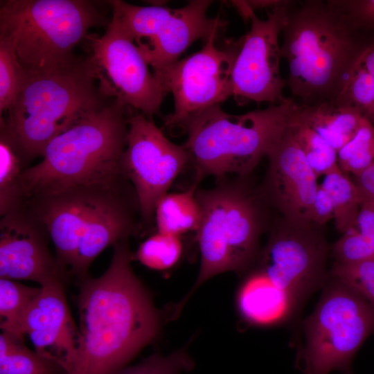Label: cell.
<instances>
[{
  "mask_svg": "<svg viewBox=\"0 0 374 374\" xmlns=\"http://www.w3.org/2000/svg\"><path fill=\"white\" fill-rule=\"evenodd\" d=\"M132 258L129 239L121 240L101 276L77 282L79 339L68 374H110L157 337L161 315Z\"/></svg>",
  "mask_w": 374,
  "mask_h": 374,
  "instance_id": "1",
  "label": "cell"
},
{
  "mask_svg": "<svg viewBox=\"0 0 374 374\" xmlns=\"http://www.w3.org/2000/svg\"><path fill=\"white\" fill-rule=\"evenodd\" d=\"M334 0L294 1L281 34L291 97L302 105L335 101L373 37Z\"/></svg>",
  "mask_w": 374,
  "mask_h": 374,
  "instance_id": "2",
  "label": "cell"
},
{
  "mask_svg": "<svg viewBox=\"0 0 374 374\" xmlns=\"http://www.w3.org/2000/svg\"><path fill=\"white\" fill-rule=\"evenodd\" d=\"M16 100L0 121V136L28 166L50 141L87 113L106 105L91 56L60 66L25 70Z\"/></svg>",
  "mask_w": 374,
  "mask_h": 374,
  "instance_id": "3",
  "label": "cell"
},
{
  "mask_svg": "<svg viewBox=\"0 0 374 374\" xmlns=\"http://www.w3.org/2000/svg\"><path fill=\"white\" fill-rule=\"evenodd\" d=\"M131 108L116 98L91 111L55 136L42 159L21 174L19 200L124 173Z\"/></svg>",
  "mask_w": 374,
  "mask_h": 374,
  "instance_id": "4",
  "label": "cell"
},
{
  "mask_svg": "<svg viewBox=\"0 0 374 374\" xmlns=\"http://www.w3.org/2000/svg\"><path fill=\"white\" fill-rule=\"evenodd\" d=\"M299 107L285 97L242 114H230L217 105L186 118L177 127L187 136L183 145L195 172V184L208 176L248 175L289 127Z\"/></svg>",
  "mask_w": 374,
  "mask_h": 374,
  "instance_id": "5",
  "label": "cell"
},
{
  "mask_svg": "<svg viewBox=\"0 0 374 374\" xmlns=\"http://www.w3.org/2000/svg\"><path fill=\"white\" fill-rule=\"evenodd\" d=\"M0 35L10 39L25 70L65 64L78 56L76 45L94 27L108 25L98 1H1Z\"/></svg>",
  "mask_w": 374,
  "mask_h": 374,
  "instance_id": "6",
  "label": "cell"
},
{
  "mask_svg": "<svg viewBox=\"0 0 374 374\" xmlns=\"http://www.w3.org/2000/svg\"><path fill=\"white\" fill-rule=\"evenodd\" d=\"M217 179L214 187L195 190L202 209L197 230L200 268L191 290L173 309L174 318L207 280L245 269L256 253L263 222L258 197L239 181Z\"/></svg>",
  "mask_w": 374,
  "mask_h": 374,
  "instance_id": "7",
  "label": "cell"
},
{
  "mask_svg": "<svg viewBox=\"0 0 374 374\" xmlns=\"http://www.w3.org/2000/svg\"><path fill=\"white\" fill-rule=\"evenodd\" d=\"M305 344L299 367L303 374H350L357 351L374 332V307L335 280L304 323Z\"/></svg>",
  "mask_w": 374,
  "mask_h": 374,
  "instance_id": "8",
  "label": "cell"
},
{
  "mask_svg": "<svg viewBox=\"0 0 374 374\" xmlns=\"http://www.w3.org/2000/svg\"><path fill=\"white\" fill-rule=\"evenodd\" d=\"M144 59L158 73L179 60L198 39L219 37L226 26L219 15L208 17V0L189 1L179 8L139 6L121 0L108 1Z\"/></svg>",
  "mask_w": 374,
  "mask_h": 374,
  "instance_id": "9",
  "label": "cell"
},
{
  "mask_svg": "<svg viewBox=\"0 0 374 374\" xmlns=\"http://www.w3.org/2000/svg\"><path fill=\"white\" fill-rule=\"evenodd\" d=\"M86 38L103 93L152 119L167 92L117 15L112 12L101 36Z\"/></svg>",
  "mask_w": 374,
  "mask_h": 374,
  "instance_id": "10",
  "label": "cell"
},
{
  "mask_svg": "<svg viewBox=\"0 0 374 374\" xmlns=\"http://www.w3.org/2000/svg\"><path fill=\"white\" fill-rule=\"evenodd\" d=\"M218 37H211L201 50L154 73L173 96L174 111L163 118L168 128H176L190 116L232 96L231 73L240 38L220 47Z\"/></svg>",
  "mask_w": 374,
  "mask_h": 374,
  "instance_id": "11",
  "label": "cell"
},
{
  "mask_svg": "<svg viewBox=\"0 0 374 374\" xmlns=\"http://www.w3.org/2000/svg\"><path fill=\"white\" fill-rule=\"evenodd\" d=\"M124 173L23 199L46 227L62 268L71 277L80 241L104 206L130 184Z\"/></svg>",
  "mask_w": 374,
  "mask_h": 374,
  "instance_id": "12",
  "label": "cell"
},
{
  "mask_svg": "<svg viewBox=\"0 0 374 374\" xmlns=\"http://www.w3.org/2000/svg\"><path fill=\"white\" fill-rule=\"evenodd\" d=\"M188 163L184 145L171 142L145 114H130L122 168L135 190L143 226L150 225L158 202Z\"/></svg>",
  "mask_w": 374,
  "mask_h": 374,
  "instance_id": "13",
  "label": "cell"
},
{
  "mask_svg": "<svg viewBox=\"0 0 374 374\" xmlns=\"http://www.w3.org/2000/svg\"><path fill=\"white\" fill-rule=\"evenodd\" d=\"M293 1L285 0L267 11L265 19L258 18L254 11L251 13L250 29L240 37V47L231 73L232 96L238 102L271 105L285 98L283 89L287 82L280 73L279 36Z\"/></svg>",
  "mask_w": 374,
  "mask_h": 374,
  "instance_id": "14",
  "label": "cell"
},
{
  "mask_svg": "<svg viewBox=\"0 0 374 374\" xmlns=\"http://www.w3.org/2000/svg\"><path fill=\"white\" fill-rule=\"evenodd\" d=\"M50 240L46 227L21 202L1 215L0 278L66 286L71 279L51 252Z\"/></svg>",
  "mask_w": 374,
  "mask_h": 374,
  "instance_id": "15",
  "label": "cell"
},
{
  "mask_svg": "<svg viewBox=\"0 0 374 374\" xmlns=\"http://www.w3.org/2000/svg\"><path fill=\"white\" fill-rule=\"evenodd\" d=\"M326 255V243L312 225L285 222L271 234L258 270L285 290L295 305L323 282Z\"/></svg>",
  "mask_w": 374,
  "mask_h": 374,
  "instance_id": "16",
  "label": "cell"
},
{
  "mask_svg": "<svg viewBox=\"0 0 374 374\" xmlns=\"http://www.w3.org/2000/svg\"><path fill=\"white\" fill-rule=\"evenodd\" d=\"M260 196L274 205L287 224L313 225L312 208L319 185L290 125L268 152Z\"/></svg>",
  "mask_w": 374,
  "mask_h": 374,
  "instance_id": "17",
  "label": "cell"
},
{
  "mask_svg": "<svg viewBox=\"0 0 374 374\" xmlns=\"http://www.w3.org/2000/svg\"><path fill=\"white\" fill-rule=\"evenodd\" d=\"M65 287H41L25 317L23 332L35 350L57 357L67 370L78 346L79 330L69 310Z\"/></svg>",
  "mask_w": 374,
  "mask_h": 374,
  "instance_id": "18",
  "label": "cell"
},
{
  "mask_svg": "<svg viewBox=\"0 0 374 374\" xmlns=\"http://www.w3.org/2000/svg\"><path fill=\"white\" fill-rule=\"evenodd\" d=\"M242 317L257 326H269L283 320L294 303L290 295L258 270L242 283L237 294Z\"/></svg>",
  "mask_w": 374,
  "mask_h": 374,
  "instance_id": "19",
  "label": "cell"
},
{
  "mask_svg": "<svg viewBox=\"0 0 374 374\" xmlns=\"http://www.w3.org/2000/svg\"><path fill=\"white\" fill-rule=\"evenodd\" d=\"M296 116L337 152L354 137L364 120L355 107L334 101L299 104Z\"/></svg>",
  "mask_w": 374,
  "mask_h": 374,
  "instance_id": "20",
  "label": "cell"
},
{
  "mask_svg": "<svg viewBox=\"0 0 374 374\" xmlns=\"http://www.w3.org/2000/svg\"><path fill=\"white\" fill-rule=\"evenodd\" d=\"M0 374H68V371L57 357L33 350L24 339L1 331Z\"/></svg>",
  "mask_w": 374,
  "mask_h": 374,
  "instance_id": "21",
  "label": "cell"
},
{
  "mask_svg": "<svg viewBox=\"0 0 374 374\" xmlns=\"http://www.w3.org/2000/svg\"><path fill=\"white\" fill-rule=\"evenodd\" d=\"M197 186L193 184L184 192L167 193L160 199L154 213L157 231L177 236L197 231L202 218Z\"/></svg>",
  "mask_w": 374,
  "mask_h": 374,
  "instance_id": "22",
  "label": "cell"
},
{
  "mask_svg": "<svg viewBox=\"0 0 374 374\" xmlns=\"http://www.w3.org/2000/svg\"><path fill=\"white\" fill-rule=\"evenodd\" d=\"M333 253L339 262L374 258V202H362L355 223L335 244Z\"/></svg>",
  "mask_w": 374,
  "mask_h": 374,
  "instance_id": "23",
  "label": "cell"
},
{
  "mask_svg": "<svg viewBox=\"0 0 374 374\" xmlns=\"http://www.w3.org/2000/svg\"><path fill=\"white\" fill-rule=\"evenodd\" d=\"M41 287L24 285L18 280L0 278L1 330L24 339L23 323Z\"/></svg>",
  "mask_w": 374,
  "mask_h": 374,
  "instance_id": "24",
  "label": "cell"
},
{
  "mask_svg": "<svg viewBox=\"0 0 374 374\" xmlns=\"http://www.w3.org/2000/svg\"><path fill=\"white\" fill-rule=\"evenodd\" d=\"M321 186L332 200L336 227L344 233L355 223L362 204L359 190L340 168L325 175Z\"/></svg>",
  "mask_w": 374,
  "mask_h": 374,
  "instance_id": "25",
  "label": "cell"
},
{
  "mask_svg": "<svg viewBox=\"0 0 374 374\" xmlns=\"http://www.w3.org/2000/svg\"><path fill=\"white\" fill-rule=\"evenodd\" d=\"M296 113L290 124V129L317 177L325 176L339 169L337 152L317 132L301 122L297 118Z\"/></svg>",
  "mask_w": 374,
  "mask_h": 374,
  "instance_id": "26",
  "label": "cell"
},
{
  "mask_svg": "<svg viewBox=\"0 0 374 374\" xmlns=\"http://www.w3.org/2000/svg\"><path fill=\"white\" fill-rule=\"evenodd\" d=\"M26 71L21 64L12 41L0 35V113L6 112L16 100L25 82Z\"/></svg>",
  "mask_w": 374,
  "mask_h": 374,
  "instance_id": "27",
  "label": "cell"
},
{
  "mask_svg": "<svg viewBox=\"0 0 374 374\" xmlns=\"http://www.w3.org/2000/svg\"><path fill=\"white\" fill-rule=\"evenodd\" d=\"M334 102L355 107L374 127V77L359 61Z\"/></svg>",
  "mask_w": 374,
  "mask_h": 374,
  "instance_id": "28",
  "label": "cell"
},
{
  "mask_svg": "<svg viewBox=\"0 0 374 374\" xmlns=\"http://www.w3.org/2000/svg\"><path fill=\"white\" fill-rule=\"evenodd\" d=\"M27 168L10 143L0 136L1 216L18 204L19 179Z\"/></svg>",
  "mask_w": 374,
  "mask_h": 374,
  "instance_id": "29",
  "label": "cell"
},
{
  "mask_svg": "<svg viewBox=\"0 0 374 374\" xmlns=\"http://www.w3.org/2000/svg\"><path fill=\"white\" fill-rule=\"evenodd\" d=\"M374 161V127L364 118L354 137L337 151L339 168L356 176Z\"/></svg>",
  "mask_w": 374,
  "mask_h": 374,
  "instance_id": "30",
  "label": "cell"
},
{
  "mask_svg": "<svg viewBox=\"0 0 374 374\" xmlns=\"http://www.w3.org/2000/svg\"><path fill=\"white\" fill-rule=\"evenodd\" d=\"M181 253L179 236L157 231L140 244L135 258L148 268L165 270L178 262Z\"/></svg>",
  "mask_w": 374,
  "mask_h": 374,
  "instance_id": "31",
  "label": "cell"
},
{
  "mask_svg": "<svg viewBox=\"0 0 374 374\" xmlns=\"http://www.w3.org/2000/svg\"><path fill=\"white\" fill-rule=\"evenodd\" d=\"M332 276L374 307V258L353 262H337Z\"/></svg>",
  "mask_w": 374,
  "mask_h": 374,
  "instance_id": "32",
  "label": "cell"
},
{
  "mask_svg": "<svg viewBox=\"0 0 374 374\" xmlns=\"http://www.w3.org/2000/svg\"><path fill=\"white\" fill-rule=\"evenodd\" d=\"M193 366V361L183 348L166 356L151 355L135 365H127L110 374H180Z\"/></svg>",
  "mask_w": 374,
  "mask_h": 374,
  "instance_id": "33",
  "label": "cell"
},
{
  "mask_svg": "<svg viewBox=\"0 0 374 374\" xmlns=\"http://www.w3.org/2000/svg\"><path fill=\"white\" fill-rule=\"evenodd\" d=\"M334 2L358 28L374 30V0H334Z\"/></svg>",
  "mask_w": 374,
  "mask_h": 374,
  "instance_id": "34",
  "label": "cell"
},
{
  "mask_svg": "<svg viewBox=\"0 0 374 374\" xmlns=\"http://www.w3.org/2000/svg\"><path fill=\"white\" fill-rule=\"evenodd\" d=\"M334 219V207L326 190L321 186L317 190L312 208V222L313 224H323Z\"/></svg>",
  "mask_w": 374,
  "mask_h": 374,
  "instance_id": "35",
  "label": "cell"
},
{
  "mask_svg": "<svg viewBox=\"0 0 374 374\" xmlns=\"http://www.w3.org/2000/svg\"><path fill=\"white\" fill-rule=\"evenodd\" d=\"M355 178L354 182L359 190L362 202H374V161Z\"/></svg>",
  "mask_w": 374,
  "mask_h": 374,
  "instance_id": "36",
  "label": "cell"
},
{
  "mask_svg": "<svg viewBox=\"0 0 374 374\" xmlns=\"http://www.w3.org/2000/svg\"><path fill=\"white\" fill-rule=\"evenodd\" d=\"M358 61L374 77V37L362 53Z\"/></svg>",
  "mask_w": 374,
  "mask_h": 374,
  "instance_id": "37",
  "label": "cell"
},
{
  "mask_svg": "<svg viewBox=\"0 0 374 374\" xmlns=\"http://www.w3.org/2000/svg\"><path fill=\"white\" fill-rule=\"evenodd\" d=\"M285 0H251L247 1L251 8L254 11L256 9H267L271 10L280 5Z\"/></svg>",
  "mask_w": 374,
  "mask_h": 374,
  "instance_id": "38",
  "label": "cell"
}]
</instances>
